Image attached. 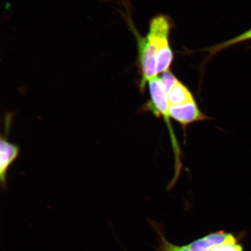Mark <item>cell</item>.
I'll list each match as a JSON object with an SVG mask.
<instances>
[{
	"instance_id": "1",
	"label": "cell",
	"mask_w": 251,
	"mask_h": 251,
	"mask_svg": "<svg viewBox=\"0 0 251 251\" xmlns=\"http://www.w3.org/2000/svg\"><path fill=\"white\" fill-rule=\"evenodd\" d=\"M128 26L134 33L137 40L139 51V64L141 80L139 87L141 92L146 89L147 83L156 77V49L147 37H143L134 27L129 18H126Z\"/></svg>"
},
{
	"instance_id": "2",
	"label": "cell",
	"mask_w": 251,
	"mask_h": 251,
	"mask_svg": "<svg viewBox=\"0 0 251 251\" xmlns=\"http://www.w3.org/2000/svg\"><path fill=\"white\" fill-rule=\"evenodd\" d=\"M149 84L150 100L142 106L141 111L150 112L157 117L164 118L170 134L173 149H176L178 144L171 124L167 93L160 78L156 77L153 78L149 81Z\"/></svg>"
},
{
	"instance_id": "3",
	"label": "cell",
	"mask_w": 251,
	"mask_h": 251,
	"mask_svg": "<svg viewBox=\"0 0 251 251\" xmlns=\"http://www.w3.org/2000/svg\"><path fill=\"white\" fill-rule=\"evenodd\" d=\"M169 114L171 118L184 128L195 122L209 119L201 111L196 101L182 105L169 106Z\"/></svg>"
},
{
	"instance_id": "4",
	"label": "cell",
	"mask_w": 251,
	"mask_h": 251,
	"mask_svg": "<svg viewBox=\"0 0 251 251\" xmlns=\"http://www.w3.org/2000/svg\"><path fill=\"white\" fill-rule=\"evenodd\" d=\"M172 28V21L168 16L159 15L150 21L147 37L157 51L169 45V36Z\"/></svg>"
},
{
	"instance_id": "5",
	"label": "cell",
	"mask_w": 251,
	"mask_h": 251,
	"mask_svg": "<svg viewBox=\"0 0 251 251\" xmlns=\"http://www.w3.org/2000/svg\"><path fill=\"white\" fill-rule=\"evenodd\" d=\"M20 151L18 146L9 142L1 135L0 140V180L4 190L7 188V173L9 167L17 158Z\"/></svg>"
},
{
	"instance_id": "6",
	"label": "cell",
	"mask_w": 251,
	"mask_h": 251,
	"mask_svg": "<svg viewBox=\"0 0 251 251\" xmlns=\"http://www.w3.org/2000/svg\"><path fill=\"white\" fill-rule=\"evenodd\" d=\"M236 243L237 240L233 235L217 232L200 238L188 245V247L191 251H209L223 245Z\"/></svg>"
},
{
	"instance_id": "7",
	"label": "cell",
	"mask_w": 251,
	"mask_h": 251,
	"mask_svg": "<svg viewBox=\"0 0 251 251\" xmlns=\"http://www.w3.org/2000/svg\"><path fill=\"white\" fill-rule=\"evenodd\" d=\"M169 106L184 104L196 101L191 91L179 80L168 94Z\"/></svg>"
},
{
	"instance_id": "8",
	"label": "cell",
	"mask_w": 251,
	"mask_h": 251,
	"mask_svg": "<svg viewBox=\"0 0 251 251\" xmlns=\"http://www.w3.org/2000/svg\"><path fill=\"white\" fill-rule=\"evenodd\" d=\"M174 59V54L170 46L160 49L156 52L157 74L164 73L169 70Z\"/></svg>"
},
{
	"instance_id": "9",
	"label": "cell",
	"mask_w": 251,
	"mask_h": 251,
	"mask_svg": "<svg viewBox=\"0 0 251 251\" xmlns=\"http://www.w3.org/2000/svg\"><path fill=\"white\" fill-rule=\"evenodd\" d=\"M251 39V29L246 31L243 34H240L239 36L234 37L226 41V42L219 44V45L211 47L209 49H206L204 51L211 53V54H214L221 50H224L227 47L231 46L236 45V44L243 42L244 41Z\"/></svg>"
},
{
	"instance_id": "10",
	"label": "cell",
	"mask_w": 251,
	"mask_h": 251,
	"mask_svg": "<svg viewBox=\"0 0 251 251\" xmlns=\"http://www.w3.org/2000/svg\"><path fill=\"white\" fill-rule=\"evenodd\" d=\"M160 78H161L163 86L164 87L167 95L172 88L175 86V84H176L178 81L177 78L173 74L172 72L169 70L164 72Z\"/></svg>"
},
{
	"instance_id": "11",
	"label": "cell",
	"mask_w": 251,
	"mask_h": 251,
	"mask_svg": "<svg viewBox=\"0 0 251 251\" xmlns=\"http://www.w3.org/2000/svg\"><path fill=\"white\" fill-rule=\"evenodd\" d=\"M209 251H243V248L236 243L228 244L215 248Z\"/></svg>"
},
{
	"instance_id": "12",
	"label": "cell",
	"mask_w": 251,
	"mask_h": 251,
	"mask_svg": "<svg viewBox=\"0 0 251 251\" xmlns=\"http://www.w3.org/2000/svg\"><path fill=\"white\" fill-rule=\"evenodd\" d=\"M168 246L172 251H191L188 246L178 247L168 244Z\"/></svg>"
},
{
	"instance_id": "13",
	"label": "cell",
	"mask_w": 251,
	"mask_h": 251,
	"mask_svg": "<svg viewBox=\"0 0 251 251\" xmlns=\"http://www.w3.org/2000/svg\"><path fill=\"white\" fill-rule=\"evenodd\" d=\"M165 251H172L168 246V243H166V250Z\"/></svg>"
}]
</instances>
